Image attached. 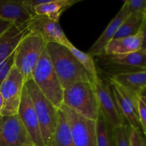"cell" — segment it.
Listing matches in <instances>:
<instances>
[{
	"mask_svg": "<svg viewBox=\"0 0 146 146\" xmlns=\"http://www.w3.org/2000/svg\"><path fill=\"white\" fill-rule=\"evenodd\" d=\"M46 50L64 89L77 82L94 84V78L65 46L47 43Z\"/></svg>",
	"mask_w": 146,
	"mask_h": 146,
	"instance_id": "cell-1",
	"label": "cell"
},
{
	"mask_svg": "<svg viewBox=\"0 0 146 146\" xmlns=\"http://www.w3.org/2000/svg\"><path fill=\"white\" fill-rule=\"evenodd\" d=\"M63 105L88 119L96 121L99 106L93 83L77 82L64 89Z\"/></svg>",
	"mask_w": 146,
	"mask_h": 146,
	"instance_id": "cell-2",
	"label": "cell"
},
{
	"mask_svg": "<svg viewBox=\"0 0 146 146\" xmlns=\"http://www.w3.org/2000/svg\"><path fill=\"white\" fill-rule=\"evenodd\" d=\"M46 43L36 33L27 31L14 51V66L21 73L24 81L32 78V74Z\"/></svg>",
	"mask_w": 146,
	"mask_h": 146,
	"instance_id": "cell-3",
	"label": "cell"
},
{
	"mask_svg": "<svg viewBox=\"0 0 146 146\" xmlns=\"http://www.w3.org/2000/svg\"><path fill=\"white\" fill-rule=\"evenodd\" d=\"M32 79L41 93L57 109H59L63 105L64 88L54 71L46 48L33 72Z\"/></svg>",
	"mask_w": 146,
	"mask_h": 146,
	"instance_id": "cell-4",
	"label": "cell"
},
{
	"mask_svg": "<svg viewBox=\"0 0 146 146\" xmlns=\"http://www.w3.org/2000/svg\"><path fill=\"white\" fill-rule=\"evenodd\" d=\"M94 60L96 68L108 77L146 71V51H139L122 55L100 56Z\"/></svg>",
	"mask_w": 146,
	"mask_h": 146,
	"instance_id": "cell-5",
	"label": "cell"
},
{
	"mask_svg": "<svg viewBox=\"0 0 146 146\" xmlns=\"http://www.w3.org/2000/svg\"><path fill=\"white\" fill-rule=\"evenodd\" d=\"M25 85L38 117L41 133L46 144L56 128L58 109L38 89L32 78L26 81Z\"/></svg>",
	"mask_w": 146,
	"mask_h": 146,
	"instance_id": "cell-6",
	"label": "cell"
},
{
	"mask_svg": "<svg viewBox=\"0 0 146 146\" xmlns=\"http://www.w3.org/2000/svg\"><path fill=\"white\" fill-rule=\"evenodd\" d=\"M60 109L65 115L76 146H97L96 121L84 118L64 105Z\"/></svg>",
	"mask_w": 146,
	"mask_h": 146,
	"instance_id": "cell-7",
	"label": "cell"
},
{
	"mask_svg": "<svg viewBox=\"0 0 146 146\" xmlns=\"http://www.w3.org/2000/svg\"><path fill=\"white\" fill-rule=\"evenodd\" d=\"M25 81L21 73L13 65L8 76L0 86L4 106L0 115H12L18 113Z\"/></svg>",
	"mask_w": 146,
	"mask_h": 146,
	"instance_id": "cell-8",
	"label": "cell"
},
{
	"mask_svg": "<svg viewBox=\"0 0 146 146\" xmlns=\"http://www.w3.org/2000/svg\"><path fill=\"white\" fill-rule=\"evenodd\" d=\"M0 146H34L18 114L0 115Z\"/></svg>",
	"mask_w": 146,
	"mask_h": 146,
	"instance_id": "cell-9",
	"label": "cell"
},
{
	"mask_svg": "<svg viewBox=\"0 0 146 146\" xmlns=\"http://www.w3.org/2000/svg\"><path fill=\"white\" fill-rule=\"evenodd\" d=\"M94 86L99 106V111L107 122L113 128L127 124L120 112L110 84H105L101 78H99L94 83Z\"/></svg>",
	"mask_w": 146,
	"mask_h": 146,
	"instance_id": "cell-10",
	"label": "cell"
},
{
	"mask_svg": "<svg viewBox=\"0 0 146 146\" xmlns=\"http://www.w3.org/2000/svg\"><path fill=\"white\" fill-rule=\"evenodd\" d=\"M109 84L120 112L126 123L131 128L141 130L138 111L139 96L133 94L110 79Z\"/></svg>",
	"mask_w": 146,
	"mask_h": 146,
	"instance_id": "cell-11",
	"label": "cell"
},
{
	"mask_svg": "<svg viewBox=\"0 0 146 146\" xmlns=\"http://www.w3.org/2000/svg\"><path fill=\"white\" fill-rule=\"evenodd\" d=\"M17 114L29 134L34 146H45L38 117L25 84Z\"/></svg>",
	"mask_w": 146,
	"mask_h": 146,
	"instance_id": "cell-12",
	"label": "cell"
},
{
	"mask_svg": "<svg viewBox=\"0 0 146 146\" xmlns=\"http://www.w3.org/2000/svg\"><path fill=\"white\" fill-rule=\"evenodd\" d=\"M27 31L36 33L46 43H56L68 47L71 44L60 26L59 22L52 21L44 16H34L27 24Z\"/></svg>",
	"mask_w": 146,
	"mask_h": 146,
	"instance_id": "cell-13",
	"label": "cell"
},
{
	"mask_svg": "<svg viewBox=\"0 0 146 146\" xmlns=\"http://www.w3.org/2000/svg\"><path fill=\"white\" fill-rule=\"evenodd\" d=\"M129 14L130 13L128 11V5L125 1L118 14L111 20L106 29L104 30V32L100 36L99 38L96 41V42L93 44L92 46L89 48L88 54L92 57H97L105 55L106 46L108 45V44L111 40L113 39L114 36L119 29L120 27Z\"/></svg>",
	"mask_w": 146,
	"mask_h": 146,
	"instance_id": "cell-14",
	"label": "cell"
},
{
	"mask_svg": "<svg viewBox=\"0 0 146 146\" xmlns=\"http://www.w3.org/2000/svg\"><path fill=\"white\" fill-rule=\"evenodd\" d=\"M23 1L0 0V19L16 26L26 25L34 17Z\"/></svg>",
	"mask_w": 146,
	"mask_h": 146,
	"instance_id": "cell-15",
	"label": "cell"
},
{
	"mask_svg": "<svg viewBox=\"0 0 146 146\" xmlns=\"http://www.w3.org/2000/svg\"><path fill=\"white\" fill-rule=\"evenodd\" d=\"M27 24L12 25L0 37V64L14 53L17 45L27 33Z\"/></svg>",
	"mask_w": 146,
	"mask_h": 146,
	"instance_id": "cell-16",
	"label": "cell"
},
{
	"mask_svg": "<svg viewBox=\"0 0 146 146\" xmlns=\"http://www.w3.org/2000/svg\"><path fill=\"white\" fill-rule=\"evenodd\" d=\"M143 36L140 31L132 36L112 39L105 48V55H122L141 50Z\"/></svg>",
	"mask_w": 146,
	"mask_h": 146,
	"instance_id": "cell-17",
	"label": "cell"
},
{
	"mask_svg": "<svg viewBox=\"0 0 146 146\" xmlns=\"http://www.w3.org/2000/svg\"><path fill=\"white\" fill-rule=\"evenodd\" d=\"M45 146H76L65 115L60 108L57 111L56 125L54 132Z\"/></svg>",
	"mask_w": 146,
	"mask_h": 146,
	"instance_id": "cell-18",
	"label": "cell"
},
{
	"mask_svg": "<svg viewBox=\"0 0 146 146\" xmlns=\"http://www.w3.org/2000/svg\"><path fill=\"white\" fill-rule=\"evenodd\" d=\"M78 0H48L46 3L34 8L36 16H44L52 21L59 22L60 17L64 11L77 3Z\"/></svg>",
	"mask_w": 146,
	"mask_h": 146,
	"instance_id": "cell-19",
	"label": "cell"
},
{
	"mask_svg": "<svg viewBox=\"0 0 146 146\" xmlns=\"http://www.w3.org/2000/svg\"><path fill=\"white\" fill-rule=\"evenodd\" d=\"M109 79L138 96L146 88V71L113 76Z\"/></svg>",
	"mask_w": 146,
	"mask_h": 146,
	"instance_id": "cell-20",
	"label": "cell"
},
{
	"mask_svg": "<svg viewBox=\"0 0 146 146\" xmlns=\"http://www.w3.org/2000/svg\"><path fill=\"white\" fill-rule=\"evenodd\" d=\"M145 17L144 14L139 13L130 14L121 24L113 39L132 36L138 34L141 31Z\"/></svg>",
	"mask_w": 146,
	"mask_h": 146,
	"instance_id": "cell-21",
	"label": "cell"
},
{
	"mask_svg": "<svg viewBox=\"0 0 146 146\" xmlns=\"http://www.w3.org/2000/svg\"><path fill=\"white\" fill-rule=\"evenodd\" d=\"M96 138L97 146H116L114 128L100 112L96 120Z\"/></svg>",
	"mask_w": 146,
	"mask_h": 146,
	"instance_id": "cell-22",
	"label": "cell"
},
{
	"mask_svg": "<svg viewBox=\"0 0 146 146\" xmlns=\"http://www.w3.org/2000/svg\"><path fill=\"white\" fill-rule=\"evenodd\" d=\"M67 48L69 49V51L75 56V58L78 60L81 65L85 68L86 71L94 78V82L99 79L100 78L98 76V70H97L94 57L90 56L88 53H84L81 51V50L78 49L72 44Z\"/></svg>",
	"mask_w": 146,
	"mask_h": 146,
	"instance_id": "cell-23",
	"label": "cell"
},
{
	"mask_svg": "<svg viewBox=\"0 0 146 146\" xmlns=\"http://www.w3.org/2000/svg\"><path fill=\"white\" fill-rule=\"evenodd\" d=\"M131 128L128 124L114 128L116 146H131Z\"/></svg>",
	"mask_w": 146,
	"mask_h": 146,
	"instance_id": "cell-24",
	"label": "cell"
},
{
	"mask_svg": "<svg viewBox=\"0 0 146 146\" xmlns=\"http://www.w3.org/2000/svg\"><path fill=\"white\" fill-rule=\"evenodd\" d=\"M125 2L130 14L139 13L146 16V0H127Z\"/></svg>",
	"mask_w": 146,
	"mask_h": 146,
	"instance_id": "cell-25",
	"label": "cell"
},
{
	"mask_svg": "<svg viewBox=\"0 0 146 146\" xmlns=\"http://www.w3.org/2000/svg\"><path fill=\"white\" fill-rule=\"evenodd\" d=\"M130 141L131 146H146V136L141 129L131 128Z\"/></svg>",
	"mask_w": 146,
	"mask_h": 146,
	"instance_id": "cell-26",
	"label": "cell"
},
{
	"mask_svg": "<svg viewBox=\"0 0 146 146\" xmlns=\"http://www.w3.org/2000/svg\"><path fill=\"white\" fill-rule=\"evenodd\" d=\"M138 111L141 131L146 136V105L140 97L138 100Z\"/></svg>",
	"mask_w": 146,
	"mask_h": 146,
	"instance_id": "cell-27",
	"label": "cell"
},
{
	"mask_svg": "<svg viewBox=\"0 0 146 146\" xmlns=\"http://www.w3.org/2000/svg\"><path fill=\"white\" fill-rule=\"evenodd\" d=\"M13 65H14V53L9 57L4 66H3L2 69L0 71V86H1V84L4 82V81L7 77L10 70L12 68Z\"/></svg>",
	"mask_w": 146,
	"mask_h": 146,
	"instance_id": "cell-28",
	"label": "cell"
},
{
	"mask_svg": "<svg viewBox=\"0 0 146 146\" xmlns=\"http://www.w3.org/2000/svg\"><path fill=\"white\" fill-rule=\"evenodd\" d=\"M143 36V44L142 48H141V51H146V17L145 20L143 21L142 27H141V31Z\"/></svg>",
	"mask_w": 146,
	"mask_h": 146,
	"instance_id": "cell-29",
	"label": "cell"
},
{
	"mask_svg": "<svg viewBox=\"0 0 146 146\" xmlns=\"http://www.w3.org/2000/svg\"><path fill=\"white\" fill-rule=\"evenodd\" d=\"M12 25H14V24L9 22V21L0 19V37H1V36L2 35L5 31H7Z\"/></svg>",
	"mask_w": 146,
	"mask_h": 146,
	"instance_id": "cell-30",
	"label": "cell"
},
{
	"mask_svg": "<svg viewBox=\"0 0 146 146\" xmlns=\"http://www.w3.org/2000/svg\"><path fill=\"white\" fill-rule=\"evenodd\" d=\"M139 97L142 99V101L145 103V104L146 105V88L140 93Z\"/></svg>",
	"mask_w": 146,
	"mask_h": 146,
	"instance_id": "cell-31",
	"label": "cell"
},
{
	"mask_svg": "<svg viewBox=\"0 0 146 146\" xmlns=\"http://www.w3.org/2000/svg\"><path fill=\"white\" fill-rule=\"evenodd\" d=\"M4 106V98H3L2 95H1V94L0 93V115L1 114V112H2Z\"/></svg>",
	"mask_w": 146,
	"mask_h": 146,
	"instance_id": "cell-32",
	"label": "cell"
}]
</instances>
